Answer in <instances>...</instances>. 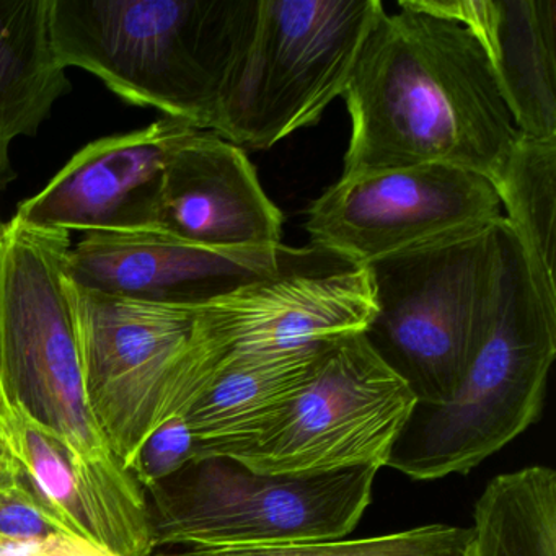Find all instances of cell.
<instances>
[{
    "instance_id": "6da1fadb",
    "label": "cell",
    "mask_w": 556,
    "mask_h": 556,
    "mask_svg": "<svg viewBox=\"0 0 556 556\" xmlns=\"http://www.w3.org/2000/svg\"><path fill=\"white\" fill-rule=\"evenodd\" d=\"M383 11L343 97L351 136L340 178L442 164L493 178L519 138L477 38L409 8Z\"/></svg>"
},
{
    "instance_id": "7a4b0ae2",
    "label": "cell",
    "mask_w": 556,
    "mask_h": 556,
    "mask_svg": "<svg viewBox=\"0 0 556 556\" xmlns=\"http://www.w3.org/2000/svg\"><path fill=\"white\" fill-rule=\"evenodd\" d=\"M71 232L12 217L0 229V395L70 451L102 517L110 552L155 549L148 494L123 467L84 389Z\"/></svg>"
},
{
    "instance_id": "3957f363",
    "label": "cell",
    "mask_w": 556,
    "mask_h": 556,
    "mask_svg": "<svg viewBox=\"0 0 556 556\" xmlns=\"http://www.w3.org/2000/svg\"><path fill=\"white\" fill-rule=\"evenodd\" d=\"M555 356L556 307L501 217L493 278L460 382L445 403H416L386 467L418 481L470 473L539 421Z\"/></svg>"
},
{
    "instance_id": "277c9868",
    "label": "cell",
    "mask_w": 556,
    "mask_h": 556,
    "mask_svg": "<svg viewBox=\"0 0 556 556\" xmlns=\"http://www.w3.org/2000/svg\"><path fill=\"white\" fill-rule=\"evenodd\" d=\"M256 0H53L51 28L64 67L116 97L213 131L224 87Z\"/></svg>"
},
{
    "instance_id": "5b68a950",
    "label": "cell",
    "mask_w": 556,
    "mask_h": 556,
    "mask_svg": "<svg viewBox=\"0 0 556 556\" xmlns=\"http://www.w3.org/2000/svg\"><path fill=\"white\" fill-rule=\"evenodd\" d=\"M383 11L380 0H256L211 132L266 151L317 125Z\"/></svg>"
},
{
    "instance_id": "8992f818",
    "label": "cell",
    "mask_w": 556,
    "mask_h": 556,
    "mask_svg": "<svg viewBox=\"0 0 556 556\" xmlns=\"http://www.w3.org/2000/svg\"><path fill=\"white\" fill-rule=\"evenodd\" d=\"M374 465L258 473L229 457L191 462L148 494L155 548H258L341 540L372 500Z\"/></svg>"
},
{
    "instance_id": "52a82bcc",
    "label": "cell",
    "mask_w": 556,
    "mask_h": 556,
    "mask_svg": "<svg viewBox=\"0 0 556 556\" xmlns=\"http://www.w3.org/2000/svg\"><path fill=\"white\" fill-rule=\"evenodd\" d=\"M497 220L364 266L374 301L364 338L416 403H445L460 382L493 278Z\"/></svg>"
},
{
    "instance_id": "ba28073f",
    "label": "cell",
    "mask_w": 556,
    "mask_h": 556,
    "mask_svg": "<svg viewBox=\"0 0 556 556\" xmlns=\"http://www.w3.org/2000/svg\"><path fill=\"white\" fill-rule=\"evenodd\" d=\"M416 399L363 331L328 348L315 372L229 457L258 473H325L386 467Z\"/></svg>"
},
{
    "instance_id": "9c48e42d",
    "label": "cell",
    "mask_w": 556,
    "mask_h": 556,
    "mask_svg": "<svg viewBox=\"0 0 556 556\" xmlns=\"http://www.w3.org/2000/svg\"><path fill=\"white\" fill-rule=\"evenodd\" d=\"M84 389L97 425L129 470L142 442L180 415L201 304H161L77 288Z\"/></svg>"
},
{
    "instance_id": "30bf717a",
    "label": "cell",
    "mask_w": 556,
    "mask_h": 556,
    "mask_svg": "<svg viewBox=\"0 0 556 556\" xmlns=\"http://www.w3.org/2000/svg\"><path fill=\"white\" fill-rule=\"evenodd\" d=\"M501 217L500 200L486 177L428 164L340 178L312 201L305 230L312 249L364 268Z\"/></svg>"
},
{
    "instance_id": "8fae6325",
    "label": "cell",
    "mask_w": 556,
    "mask_h": 556,
    "mask_svg": "<svg viewBox=\"0 0 556 556\" xmlns=\"http://www.w3.org/2000/svg\"><path fill=\"white\" fill-rule=\"evenodd\" d=\"M317 250H214L159 230L87 232L71 247L67 273L77 288L115 298L204 304L250 282L307 262Z\"/></svg>"
},
{
    "instance_id": "7c38bea8",
    "label": "cell",
    "mask_w": 556,
    "mask_h": 556,
    "mask_svg": "<svg viewBox=\"0 0 556 556\" xmlns=\"http://www.w3.org/2000/svg\"><path fill=\"white\" fill-rule=\"evenodd\" d=\"M194 131L164 116L138 131L97 139L22 201L14 219L67 232L151 229L165 167Z\"/></svg>"
},
{
    "instance_id": "4fadbf2b",
    "label": "cell",
    "mask_w": 556,
    "mask_h": 556,
    "mask_svg": "<svg viewBox=\"0 0 556 556\" xmlns=\"http://www.w3.org/2000/svg\"><path fill=\"white\" fill-rule=\"evenodd\" d=\"M285 214L269 200L245 151L211 131L172 154L152 230L214 250L282 245Z\"/></svg>"
},
{
    "instance_id": "5bb4252c",
    "label": "cell",
    "mask_w": 556,
    "mask_h": 556,
    "mask_svg": "<svg viewBox=\"0 0 556 556\" xmlns=\"http://www.w3.org/2000/svg\"><path fill=\"white\" fill-rule=\"evenodd\" d=\"M467 28L519 135L556 138V0H405Z\"/></svg>"
},
{
    "instance_id": "9a60e30c",
    "label": "cell",
    "mask_w": 556,
    "mask_h": 556,
    "mask_svg": "<svg viewBox=\"0 0 556 556\" xmlns=\"http://www.w3.org/2000/svg\"><path fill=\"white\" fill-rule=\"evenodd\" d=\"M53 0H0V190L17 180L11 148L34 138L71 92L54 48Z\"/></svg>"
},
{
    "instance_id": "2e32d148",
    "label": "cell",
    "mask_w": 556,
    "mask_h": 556,
    "mask_svg": "<svg viewBox=\"0 0 556 556\" xmlns=\"http://www.w3.org/2000/svg\"><path fill=\"white\" fill-rule=\"evenodd\" d=\"M333 341L224 367L185 415L197 439V460L219 457L249 438L307 382Z\"/></svg>"
},
{
    "instance_id": "e0dca14e",
    "label": "cell",
    "mask_w": 556,
    "mask_h": 556,
    "mask_svg": "<svg viewBox=\"0 0 556 556\" xmlns=\"http://www.w3.org/2000/svg\"><path fill=\"white\" fill-rule=\"evenodd\" d=\"M490 181L536 288L556 307V138L519 135Z\"/></svg>"
},
{
    "instance_id": "ac0fdd59",
    "label": "cell",
    "mask_w": 556,
    "mask_h": 556,
    "mask_svg": "<svg viewBox=\"0 0 556 556\" xmlns=\"http://www.w3.org/2000/svg\"><path fill=\"white\" fill-rule=\"evenodd\" d=\"M0 439L17 464L28 490L61 527L71 535L110 549L102 517L80 478L73 455L21 405L2 395Z\"/></svg>"
},
{
    "instance_id": "d6986e66",
    "label": "cell",
    "mask_w": 556,
    "mask_h": 556,
    "mask_svg": "<svg viewBox=\"0 0 556 556\" xmlns=\"http://www.w3.org/2000/svg\"><path fill=\"white\" fill-rule=\"evenodd\" d=\"M471 556H556V471L497 475L473 507Z\"/></svg>"
},
{
    "instance_id": "ffe728a7",
    "label": "cell",
    "mask_w": 556,
    "mask_h": 556,
    "mask_svg": "<svg viewBox=\"0 0 556 556\" xmlns=\"http://www.w3.org/2000/svg\"><path fill=\"white\" fill-rule=\"evenodd\" d=\"M174 556H471V529L431 523L370 539L258 548H188Z\"/></svg>"
},
{
    "instance_id": "44dd1931",
    "label": "cell",
    "mask_w": 556,
    "mask_h": 556,
    "mask_svg": "<svg viewBox=\"0 0 556 556\" xmlns=\"http://www.w3.org/2000/svg\"><path fill=\"white\" fill-rule=\"evenodd\" d=\"M197 439L185 416H172L148 435L136 452L129 471L144 491L177 475L197 460Z\"/></svg>"
},
{
    "instance_id": "7402d4cb",
    "label": "cell",
    "mask_w": 556,
    "mask_h": 556,
    "mask_svg": "<svg viewBox=\"0 0 556 556\" xmlns=\"http://www.w3.org/2000/svg\"><path fill=\"white\" fill-rule=\"evenodd\" d=\"M51 533L67 532L28 490L17 467L14 477L0 483V536L30 539Z\"/></svg>"
},
{
    "instance_id": "603a6c76",
    "label": "cell",
    "mask_w": 556,
    "mask_h": 556,
    "mask_svg": "<svg viewBox=\"0 0 556 556\" xmlns=\"http://www.w3.org/2000/svg\"><path fill=\"white\" fill-rule=\"evenodd\" d=\"M0 556H118L97 543L70 533L8 539L0 536Z\"/></svg>"
},
{
    "instance_id": "cb8c5ba5",
    "label": "cell",
    "mask_w": 556,
    "mask_h": 556,
    "mask_svg": "<svg viewBox=\"0 0 556 556\" xmlns=\"http://www.w3.org/2000/svg\"><path fill=\"white\" fill-rule=\"evenodd\" d=\"M15 471H17V465H15L14 458L9 455L4 442L0 439V483H4L9 478L14 477Z\"/></svg>"
},
{
    "instance_id": "d4e9b609",
    "label": "cell",
    "mask_w": 556,
    "mask_h": 556,
    "mask_svg": "<svg viewBox=\"0 0 556 556\" xmlns=\"http://www.w3.org/2000/svg\"><path fill=\"white\" fill-rule=\"evenodd\" d=\"M2 226H4V223H2V219H0V229H2Z\"/></svg>"
}]
</instances>
